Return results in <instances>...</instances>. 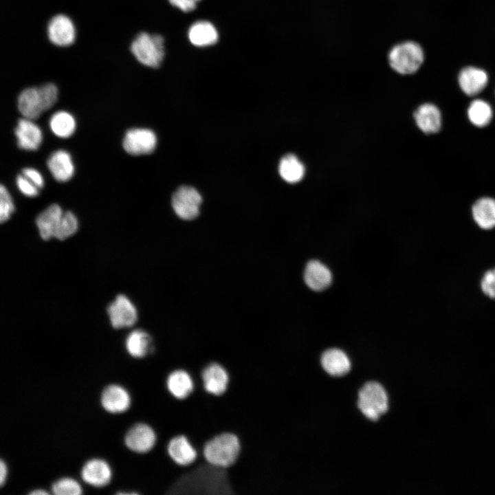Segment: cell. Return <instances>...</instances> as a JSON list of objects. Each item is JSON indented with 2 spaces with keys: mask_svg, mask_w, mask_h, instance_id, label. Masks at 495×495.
Segmentation results:
<instances>
[{
  "mask_svg": "<svg viewBox=\"0 0 495 495\" xmlns=\"http://www.w3.org/2000/svg\"><path fill=\"white\" fill-rule=\"evenodd\" d=\"M241 450V441L234 433L224 432L208 439L203 447V456L210 465L227 468L234 464Z\"/></svg>",
  "mask_w": 495,
  "mask_h": 495,
  "instance_id": "1",
  "label": "cell"
},
{
  "mask_svg": "<svg viewBox=\"0 0 495 495\" xmlns=\"http://www.w3.org/2000/svg\"><path fill=\"white\" fill-rule=\"evenodd\" d=\"M58 93V88L53 83L26 88L18 97L19 110L24 118L36 119L43 111L54 106Z\"/></svg>",
  "mask_w": 495,
  "mask_h": 495,
  "instance_id": "2",
  "label": "cell"
},
{
  "mask_svg": "<svg viewBox=\"0 0 495 495\" xmlns=\"http://www.w3.org/2000/svg\"><path fill=\"white\" fill-rule=\"evenodd\" d=\"M390 67L402 75L412 74L418 71L424 60L421 45L412 41H404L393 46L387 56Z\"/></svg>",
  "mask_w": 495,
  "mask_h": 495,
  "instance_id": "3",
  "label": "cell"
},
{
  "mask_svg": "<svg viewBox=\"0 0 495 495\" xmlns=\"http://www.w3.org/2000/svg\"><path fill=\"white\" fill-rule=\"evenodd\" d=\"M131 51L142 65L158 67L164 57V41L159 34L141 32L133 41Z\"/></svg>",
  "mask_w": 495,
  "mask_h": 495,
  "instance_id": "4",
  "label": "cell"
},
{
  "mask_svg": "<svg viewBox=\"0 0 495 495\" xmlns=\"http://www.w3.org/2000/svg\"><path fill=\"white\" fill-rule=\"evenodd\" d=\"M358 406L371 421H377L388 409V398L384 388L377 382L366 383L359 390Z\"/></svg>",
  "mask_w": 495,
  "mask_h": 495,
  "instance_id": "5",
  "label": "cell"
},
{
  "mask_svg": "<svg viewBox=\"0 0 495 495\" xmlns=\"http://www.w3.org/2000/svg\"><path fill=\"white\" fill-rule=\"evenodd\" d=\"M202 199L194 188L182 186L174 193L172 206L176 214L184 220H192L199 214Z\"/></svg>",
  "mask_w": 495,
  "mask_h": 495,
  "instance_id": "6",
  "label": "cell"
},
{
  "mask_svg": "<svg viewBox=\"0 0 495 495\" xmlns=\"http://www.w3.org/2000/svg\"><path fill=\"white\" fill-rule=\"evenodd\" d=\"M157 137L155 133L143 128H133L128 130L123 138L124 151L132 155L150 154L155 148Z\"/></svg>",
  "mask_w": 495,
  "mask_h": 495,
  "instance_id": "7",
  "label": "cell"
},
{
  "mask_svg": "<svg viewBox=\"0 0 495 495\" xmlns=\"http://www.w3.org/2000/svg\"><path fill=\"white\" fill-rule=\"evenodd\" d=\"M107 314L114 329L132 327L138 320L136 307L130 299L123 294L117 296L109 304Z\"/></svg>",
  "mask_w": 495,
  "mask_h": 495,
  "instance_id": "8",
  "label": "cell"
},
{
  "mask_svg": "<svg viewBox=\"0 0 495 495\" xmlns=\"http://www.w3.org/2000/svg\"><path fill=\"white\" fill-rule=\"evenodd\" d=\"M156 434L153 428L145 423H138L131 427L124 437L126 446L137 453H146L155 445Z\"/></svg>",
  "mask_w": 495,
  "mask_h": 495,
  "instance_id": "9",
  "label": "cell"
},
{
  "mask_svg": "<svg viewBox=\"0 0 495 495\" xmlns=\"http://www.w3.org/2000/svg\"><path fill=\"white\" fill-rule=\"evenodd\" d=\"M49 40L54 45L67 47L76 38V28L72 19L64 14H57L49 21L47 28Z\"/></svg>",
  "mask_w": 495,
  "mask_h": 495,
  "instance_id": "10",
  "label": "cell"
},
{
  "mask_svg": "<svg viewBox=\"0 0 495 495\" xmlns=\"http://www.w3.org/2000/svg\"><path fill=\"white\" fill-rule=\"evenodd\" d=\"M201 377L206 392L214 396L223 395L229 384L228 371L217 362H212L204 367Z\"/></svg>",
  "mask_w": 495,
  "mask_h": 495,
  "instance_id": "11",
  "label": "cell"
},
{
  "mask_svg": "<svg viewBox=\"0 0 495 495\" xmlns=\"http://www.w3.org/2000/svg\"><path fill=\"white\" fill-rule=\"evenodd\" d=\"M167 453L175 464L188 466L197 458V452L189 439L183 434L175 435L168 442Z\"/></svg>",
  "mask_w": 495,
  "mask_h": 495,
  "instance_id": "12",
  "label": "cell"
},
{
  "mask_svg": "<svg viewBox=\"0 0 495 495\" xmlns=\"http://www.w3.org/2000/svg\"><path fill=\"white\" fill-rule=\"evenodd\" d=\"M14 133L17 139V145L23 150L36 151L43 141L41 128L29 118H24L18 121Z\"/></svg>",
  "mask_w": 495,
  "mask_h": 495,
  "instance_id": "13",
  "label": "cell"
},
{
  "mask_svg": "<svg viewBox=\"0 0 495 495\" xmlns=\"http://www.w3.org/2000/svg\"><path fill=\"white\" fill-rule=\"evenodd\" d=\"M100 402L106 411L115 414L122 413L130 407L131 397L124 388L117 384H111L102 390Z\"/></svg>",
  "mask_w": 495,
  "mask_h": 495,
  "instance_id": "14",
  "label": "cell"
},
{
  "mask_svg": "<svg viewBox=\"0 0 495 495\" xmlns=\"http://www.w3.org/2000/svg\"><path fill=\"white\" fill-rule=\"evenodd\" d=\"M111 470L109 464L100 459L87 461L81 471V476L87 484L100 487L107 485L111 478Z\"/></svg>",
  "mask_w": 495,
  "mask_h": 495,
  "instance_id": "15",
  "label": "cell"
},
{
  "mask_svg": "<svg viewBox=\"0 0 495 495\" xmlns=\"http://www.w3.org/2000/svg\"><path fill=\"white\" fill-rule=\"evenodd\" d=\"M461 89L468 96H473L481 93L488 82L487 73L477 67H466L458 76Z\"/></svg>",
  "mask_w": 495,
  "mask_h": 495,
  "instance_id": "16",
  "label": "cell"
},
{
  "mask_svg": "<svg viewBox=\"0 0 495 495\" xmlns=\"http://www.w3.org/2000/svg\"><path fill=\"white\" fill-rule=\"evenodd\" d=\"M53 177L59 182L69 181L74 175V165L71 155L59 149L52 153L47 162Z\"/></svg>",
  "mask_w": 495,
  "mask_h": 495,
  "instance_id": "17",
  "label": "cell"
},
{
  "mask_svg": "<svg viewBox=\"0 0 495 495\" xmlns=\"http://www.w3.org/2000/svg\"><path fill=\"white\" fill-rule=\"evenodd\" d=\"M166 386L168 393L174 398L186 399L194 390L193 380L186 370L179 368L171 371L167 376Z\"/></svg>",
  "mask_w": 495,
  "mask_h": 495,
  "instance_id": "18",
  "label": "cell"
},
{
  "mask_svg": "<svg viewBox=\"0 0 495 495\" xmlns=\"http://www.w3.org/2000/svg\"><path fill=\"white\" fill-rule=\"evenodd\" d=\"M417 126L427 134L437 133L441 127V113L439 109L431 103L420 105L414 113Z\"/></svg>",
  "mask_w": 495,
  "mask_h": 495,
  "instance_id": "19",
  "label": "cell"
},
{
  "mask_svg": "<svg viewBox=\"0 0 495 495\" xmlns=\"http://www.w3.org/2000/svg\"><path fill=\"white\" fill-rule=\"evenodd\" d=\"M321 364L329 375L340 377L351 370V362L346 354L340 349L333 348L325 351L321 356Z\"/></svg>",
  "mask_w": 495,
  "mask_h": 495,
  "instance_id": "20",
  "label": "cell"
},
{
  "mask_svg": "<svg viewBox=\"0 0 495 495\" xmlns=\"http://www.w3.org/2000/svg\"><path fill=\"white\" fill-rule=\"evenodd\" d=\"M304 279L309 288L314 291H321L329 286L332 280V275L324 264L313 260L306 265Z\"/></svg>",
  "mask_w": 495,
  "mask_h": 495,
  "instance_id": "21",
  "label": "cell"
},
{
  "mask_svg": "<svg viewBox=\"0 0 495 495\" xmlns=\"http://www.w3.org/2000/svg\"><path fill=\"white\" fill-rule=\"evenodd\" d=\"M60 206L53 204L42 211L36 217V224L43 240L54 237L55 230L63 214Z\"/></svg>",
  "mask_w": 495,
  "mask_h": 495,
  "instance_id": "22",
  "label": "cell"
},
{
  "mask_svg": "<svg viewBox=\"0 0 495 495\" xmlns=\"http://www.w3.org/2000/svg\"><path fill=\"white\" fill-rule=\"evenodd\" d=\"M475 223L483 230L495 228V199L484 197L475 201L472 208Z\"/></svg>",
  "mask_w": 495,
  "mask_h": 495,
  "instance_id": "23",
  "label": "cell"
},
{
  "mask_svg": "<svg viewBox=\"0 0 495 495\" xmlns=\"http://www.w3.org/2000/svg\"><path fill=\"white\" fill-rule=\"evenodd\" d=\"M128 353L135 358H142L153 351L152 338L142 329L131 331L125 340Z\"/></svg>",
  "mask_w": 495,
  "mask_h": 495,
  "instance_id": "24",
  "label": "cell"
},
{
  "mask_svg": "<svg viewBox=\"0 0 495 495\" xmlns=\"http://www.w3.org/2000/svg\"><path fill=\"white\" fill-rule=\"evenodd\" d=\"M219 38L215 27L210 22L199 21L193 23L188 30V38L197 47L214 45Z\"/></svg>",
  "mask_w": 495,
  "mask_h": 495,
  "instance_id": "25",
  "label": "cell"
},
{
  "mask_svg": "<svg viewBox=\"0 0 495 495\" xmlns=\"http://www.w3.org/2000/svg\"><path fill=\"white\" fill-rule=\"evenodd\" d=\"M278 172L285 182L293 184L302 179L305 167L296 155L288 154L281 159Z\"/></svg>",
  "mask_w": 495,
  "mask_h": 495,
  "instance_id": "26",
  "label": "cell"
},
{
  "mask_svg": "<svg viewBox=\"0 0 495 495\" xmlns=\"http://www.w3.org/2000/svg\"><path fill=\"white\" fill-rule=\"evenodd\" d=\"M52 133L58 138H67L76 131V123L74 116L65 111L54 113L50 120Z\"/></svg>",
  "mask_w": 495,
  "mask_h": 495,
  "instance_id": "27",
  "label": "cell"
},
{
  "mask_svg": "<svg viewBox=\"0 0 495 495\" xmlns=\"http://www.w3.org/2000/svg\"><path fill=\"white\" fill-rule=\"evenodd\" d=\"M468 116L470 122L477 127H484L490 124L493 117L491 105L485 100L476 99L470 104Z\"/></svg>",
  "mask_w": 495,
  "mask_h": 495,
  "instance_id": "28",
  "label": "cell"
},
{
  "mask_svg": "<svg viewBox=\"0 0 495 495\" xmlns=\"http://www.w3.org/2000/svg\"><path fill=\"white\" fill-rule=\"evenodd\" d=\"M78 221L76 215L70 212H64L55 230L54 238L64 240L72 236L77 231Z\"/></svg>",
  "mask_w": 495,
  "mask_h": 495,
  "instance_id": "29",
  "label": "cell"
},
{
  "mask_svg": "<svg viewBox=\"0 0 495 495\" xmlns=\"http://www.w3.org/2000/svg\"><path fill=\"white\" fill-rule=\"evenodd\" d=\"M52 491L56 495H80L82 492L80 484L69 477L55 481L52 485Z\"/></svg>",
  "mask_w": 495,
  "mask_h": 495,
  "instance_id": "30",
  "label": "cell"
},
{
  "mask_svg": "<svg viewBox=\"0 0 495 495\" xmlns=\"http://www.w3.org/2000/svg\"><path fill=\"white\" fill-rule=\"evenodd\" d=\"M14 205L8 189L3 186H0V221L1 223L8 221L13 212Z\"/></svg>",
  "mask_w": 495,
  "mask_h": 495,
  "instance_id": "31",
  "label": "cell"
},
{
  "mask_svg": "<svg viewBox=\"0 0 495 495\" xmlns=\"http://www.w3.org/2000/svg\"><path fill=\"white\" fill-rule=\"evenodd\" d=\"M16 184L21 192L27 197H34L39 194V188L23 174L16 177Z\"/></svg>",
  "mask_w": 495,
  "mask_h": 495,
  "instance_id": "32",
  "label": "cell"
},
{
  "mask_svg": "<svg viewBox=\"0 0 495 495\" xmlns=\"http://www.w3.org/2000/svg\"><path fill=\"white\" fill-rule=\"evenodd\" d=\"M481 288L487 296L495 299V268L484 274L481 281Z\"/></svg>",
  "mask_w": 495,
  "mask_h": 495,
  "instance_id": "33",
  "label": "cell"
},
{
  "mask_svg": "<svg viewBox=\"0 0 495 495\" xmlns=\"http://www.w3.org/2000/svg\"><path fill=\"white\" fill-rule=\"evenodd\" d=\"M22 174L32 182L38 188L44 186V179L39 171L33 168H25L22 170Z\"/></svg>",
  "mask_w": 495,
  "mask_h": 495,
  "instance_id": "34",
  "label": "cell"
},
{
  "mask_svg": "<svg viewBox=\"0 0 495 495\" xmlns=\"http://www.w3.org/2000/svg\"><path fill=\"white\" fill-rule=\"evenodd\" d=\"M175 7L188 12L193 10L200 0H168Z\"/></svg>",
  "mask_w": 495,
  "mask_h": 495,
  "instance_id": "35",
  "label": "cell"
},
{
  "mask_svg": "<svg viewBox=\"0 0 495 495\" xmlns=\"http://www.w3.org/2000/svg\"><path fill=\"white\" fill-rule=\"evenodd\" d=\"M7 466L6 463L1 460L0 461V485L3 486L7 477Z\"/></svg>",
  "mask_w": 495,
  "mask_h": 495,
  "instance_id": "36",
  "label": "cell"
},
{
  "mask_svg": "<svg viewBox=\"0 0 495 495\" xmlns=\"http://www.w3.org/2000/svg\"><path fill=\"white\" fill-rule=\"evenodd\" d=\"M48 494L49 493L47 492L42 489H36L30 493L31 495H46Z\"/></svg>",
  "mask_w": 495,
  "mask_h": 495,
  "instance_id": "37",
  "label": "cell"
}]
</instances>
